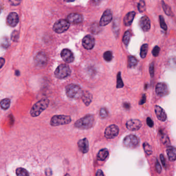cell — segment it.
Masks as SVG:
<instances>
[{
	"instance_id": "cell-3",
	"label": "cell",
	"mask_w": 176,
	"mask_h": 176,
	"mask_svg": "<svg viewBox=\"0 0 176 176\" xmlns=\"http://www.w3.org/2000/svg\"><path fill=\"white\" fill-rule=\"evenodd\" d=\"M83 91L77 84H70L66 87V93L68 97L71 99H79L82 97Z\"/></svg>"
},
{
	"instance_id": "cell-42",
	"label": "cell",
	"mask_w": 176,
	"mask_h": 176,
	"mask_svg": "<svg viewBox=\"0 0 176 176\" xmlns=\"http://www.w3.org/2000/svg\"><path fill=\"white\" fill-rule=\"evenodd\" d=\"M149 73L151 78L154 77V73H155V66L154 63H151L149 66Z\"/></svg>"
},
{
	"instance_id": "cell-18",
	"label": "cell",
	"mask_w": 176,
	"mask_h": 176,
	"mask_svg": "<svg viewBox=\"0 0 176 176\" xmlns=\"http://www.w3.org/2000/svg\"><path fill=\"white\" fill-rule=\"evenodd\" d=\"M155 112L158 119L161 121H165L167 119V115L164 110L159 105L155 107Z\"/></svg>"
},
{
	"instance_id": "cell-32",
	"label": "cell",
	"mask_w": 176,
	"mask_h": 176,
	"mask_svg": "<svg viewBox=\"0 0 176 176\" xmlns=\"http://www.w3.org/2000/svg\"><path fill=\"white\" fill-rule=\"evenodd\" d=\"M17 176H30L28 171L23 168H18L16 170Z\"/></svg>"
},
{
	"instance_id": "cell-27",
	"label": "cell",
	"mask_w": 176,
	"mask_h": 176,
	"mask_svg": "<svg viewBox=\"0 0 176 176\" xmlns=\"http://www.w3.org/2000/svg\"><path fill=\"white\" fill-rule=\"evenodd\" d=\"M148 50V44H144L141 46V52H140V55L141 58H146V55L147 54Z\"/></svg>"
},
{
	"instance_id": "cell-11",
	"label": "cell",
	"mask_w": 176,
	"mask_h": 176,
	"mask_svg": "<svg viewBox=\"0 0 176 176\" xmlns=\"http://www.w3.org/2000/svg\"><path fill=\"white\" fill-rule=\"evenodd\" d=\"M112 18L113 16L111 10L110 9H107L105 11H104L101 18L100 19L99 22L100 26H107L111 22Z\"/></svg>"
},
{
	"instance_id": "cell-34",
	"label": "cell",
	"mask_w": 176,
	"mask_h": 176,
	"mask_svg": "<svg viewBox=\"0 0 176 176\" xmlns=\"http://www.w3.org/2000/svg\"><path fill=\"white\" fill-rule=\"evenodd\" d=\"M137 8H138V10L139 11V12H143L146 10V4H145V2L144 1L141 0L139 1L138 5H137Z\"/></svg>"
},
{
	"instance_id": "cell-17",
	"label": "cell",
	"mask_w": 176,
	"mask_h": 176,
	"mask_svg": "<svg viewBox=\"0 0 176 176\" xmlns=\"http://www.w3.org/2000/svg\"><path fill=\"white\" fill-rule=\"evenodd\" d=\"M67 21L72 24H79L82 22L83 16L81 14L78 13H71L70 14L67 18Z\"/></svg>"
},
{
	"instance_id": "cell-24",
	"label": "cell",
	"mask_w": 176,
	"mask_h": 176,
	"mask_svg": "<svg viewBox=\"0 0 176 176\" xmlns=\"http://www.w3.org/2000/svg\"><path fill=\"white\" fill-rule=\"evenodd\" d=\"M159 133H160L161 140L162 141L163 144L165 145H168L170 144L169 137L167 134H165L162 130H160L159 131Z\"/></svg>"
},
{
	"instance_id": "cell-20",
	"label": "cell",
	"mask_w": 176,
	"mask_h": 176,
	"mask_svg": "<svg viewBox=\"0 0 176 176\" xmlns=\"http://www.w3.org/2000/svg\"><path fill=\"white\" fill-rule=\"evenodd\" d=\"M135 16V12L134 11L128 12L123 19V23L125 26H131L134 20Z\"/></svg>"
},
{
	"instance_id": "cell-5",
	"label": "cell",
	"mask_w": 176,
	"mask_h": 176,
	"mask_svg": "<svg viewBox=\"0 0 176 176\" xmlns=\"http://www.w3.org/2000/svg\"><path fill=\"white\" fill-rule=\"evenodd\" d=\"M71 70L69 67L66 64L60 65L56 69L54 72L55 77L60 79H65L69 76Z\"/></svg>"
},
{
	"instance_id": "cell-6",
	"label": "cell",
	"mask_w": 176,
	"mask_h": 176,
	"mask_svg": "<svg viewBox=\"0 0 176 176\" xmlns=\"http://www.w3.org/2000/svg\"><path fill=\"white\" fill-rule=\"evenodd\" d=\"M140 140L134 135L130 134L125 137L123 141V145L129 148H135L139 145Z\"/></svg>"
},
{
	"instance_id": "cell-40",
	"label": "cell",
	"mask_w": 176,
	"mask_h": 176,
	"mask_svg": "<svg viewBox=\"0 0 176 176\" xmlns=\"http://www.w3.org/2000/svg\"><path fill=\"white\" fill-rule=\"evenodd\" d=\"M168 63L169 66H170L171 67L176 68V58H170L168 60Z\"/></svg>"
},
{
	"instance_id": "cell-19",
	"label": "cell",
	"mask_w": 176,
	"mask_h": 176,
	"mask_svg": "<svg viewBox=\"0 0 176 176\" xmlns=\"http://www.w3.org/2000/svg\"><path fill=\"white\" fill-rule=\"evenodd\" d=\"M78 145L80 150L82 153H86L88 152L89 150V143L88 139L86 138L80 139L78 143Z\"/></svg>"
},
{
	"instance_id": "cell-35",
	"label": "cell",
	"mask_w": 176,
	"mask_h": 176,
	"mask_svg": "<svg viewBox=\"0 0 176 176\" xmlns=\"http://www.w3.org/2000/svg\"><path fill=\"white\" fill-rule=\"evenodd\" d=\"M103 58L104 60L107 62H111L113 59V54L111 51H107L103 54Z\"/></svg>"
},
{
	"instance_id": "cell-33",
	"label": "cell",
	"mask_w": 176,
	"mask_h": 176,
	"mask_svg": "<svg viewBox=\"0 0 176 176\" xmlns=\"http://www.w3.org/2000/svg\"><path fill=\"white\" fill-rule=\"evenodd\" d=\"M123 83L121 77V72H119L117 76V85L116 87L117 88H123Z\"/></svg>"
},
{
	"instance_id": "cell-14",
	"label": "cell",
	"mask_w": 176,
	"mask_h": 176,
	"mask_svg": "<svg viewBox=\"0 0 176 176\" xmlns=\"http://www.w3.org/2000/svg\"><path fill=\"white\" fill-rule=\"evenodd\" d=\"M139 27L144 32H148L151 28L150 21L147 16H143L139 19Z\"/></svg>"
},
{
	"instance_id": "cell-37",
	"label": "cell",
	"mask_w": 176,
	"mask_h": 176,
	"mask_svg": "<svg viewBox=\"0 0 176 176\" xmlns=\"http://www.w3.org/2000/svg\"><path fill=\"white\" fill-rule=\"evenodd\" d=\"M159 20H160V26L161 28L164 30H167V26L165 22L164 18L162 15H160L159 16Z\"/></svg>"
},
{
	"instance_id": "cell-9",
	"label": "cell",
	"mask_w": 176,
	"mask_h": 176,
	"mask_svg": "<svg viewBox=\"0 0 176 176\" xmlns=\"http://www.w3.org/2000/svg\"><path fill=\"white\" fill-rule=\"evenodd\" d=\"M48 62V57L46 53L41 51L36 54L34 58L35 64L38 67H43L46 65Z\"/></svg>"
},
{
	"instance_id": "cell-31",
	"label": "cell",
	"mask_w": 176,
	"mask_h": 176,
	"mask_svg": "<svg viewBox=\"0 0 176 176\" xmlns=\"http://www.w3.org/2000/svg\"><path fill=\"white\" fill-rule=\"evenodd\" d=\"M130 36H131V33L129 30H127L125 32V34L123 35V44H125V46H127L129 42H130Z\"/></svg>"
},
{
	"instance_id": "cell-22",
	"label": "cell",
	"mask_w": 176,
	"mask_h": 176,
	"mask_svg": "<svg viewBox=\"0 0 176 176\" xmlns=\"http://www.w3.org/2000/svg\"><path fill=\"white\" fill-rule=\"evenodd\" d=\"M82 99L84 103L85 104L86 106H88L91 103V102H92L93 96L87 91H84L82 97Z\"/></svg>"
},
{
	"instance_id": "cell-44",
	"label": "cell",
	"mask_w": 176,
	"mask_h": 176,
	"mask_svg": "<svg viewBox=\"0 0 176 176\" xmlns=\"http://www.w3.org/2000/svg\"><path fill=\"white\" fill-rule=\"evenodd\" d=\"M155 168L158 173L160 174L162 172V167L161 166L160 163L158 161H157L156 163H155Z\"/></svg>"
},
{
	"instance_id": "cell-13",
	"label": "cell",
	"mask_w": 176,
	"mask_h": 176,
	"mask_svg": "<svg viewBox=\"0 0 176 176\" xmlns=\"http://www.w3.org/2000/svg\"><path fill=\"white\" fill-rule=\"evenodd\" d=\"M95 39L93 36L87 35L82 40V45L86 50H91L95 46Z\"/></svg>"
},
{
	"instance_id": "cell-52",
	"label": "cell",
	"mask_w": 176,
	"mask_h": 176,
	"mask_svg": "<svg viewBox=\"0 0 176 176\" xmlns=\"http://www.w3.org/2000/svg\"><path fill=\"white\" fill-rule=\"evenodd\" d=\"M65 176H70L69 175V174H66V175H65Z\"/></svg>"
},
{
	"instance_id": "cell-46",
	"label": "cell",
	"mask_w": 176,
	"mask_h": 176,
	"mask_svg": "<svg viewBox=\"0 0 176 176\" xmlns=\"http://www.w3.org/2000/svg\"><path fill=\"white\" fill-rule=\"evenodd\" d=\"M9 2L10 3V4L13 5V6H17L20 4V3L21 2V1L19 0H12V1H9Z\"/></svg>"
},
{
	"instance_id": "cell-10",
	"label": "cell",
	"mask_w": 176,
	"mask_h": 176,
	"mask_svg": "<svg viewBox=\"0 0 176 176\" xmlns=\"http://www.w3.org/2000/svg\"><path fill=\"white\" fill-rule=\"evenodd\" d=\"M155 93L159 97H162L168 94L169 89L167 84L165 83H159L155 87Z\"/></svg>"
},
{
	"instance_id": "cell-16",
	"label": "cell",
	"mask_w": 176,
	"mask_h": 176,
	"mask_svg": "<svg viewBox=\"0 0 176 176\" xmlns=\"http://www.w3.org/2000/svg\"><path fill=\"white\" fill-rule=\"evenodd\" d=\"M19 18L18 15L15 12H12L8 15L7 22L11 27H15L18 23Z\"/></svg>"
},
{
	"instance_id": "cell-2",
	"label": "cell",
	"mask_w": 176,
	"mask_h": 176,
	"mask_svg": "<svg viewBox=\"0 0 176 176\" xmlns=\"http://www.w3.org/2000/svg\"><path fill=\"white\" fill-rule=\"evenodd\" d=\"M49 100L48 99H42L35 103L30 110L31 116L36 117L39 116L42 112L49 106Z\"/></svg>"
},
{
	"instance_id": "cell-50",
	"label": "cell",
	"mask_w": 176,
	"mask_h": 176,
	"mask_svg": "<svg viewBox=\"0 0 176 176\" xmlns=\"http://www.w3.org/2000/svg\"><path fill=\"white\" fill-rule=\"evenodd\" d=\"M5 63V60L3 58H1V68H2L3 65Z\"/></svg>"
},
{
	"instance_id": "cell-36",
	"label": "cell",
	"mask_w": 176,
	"mask_h": 176,
	"mask_svg": "<svg viewBox=\"0 0 176 176\" xmlns=\"http://www.w3.org/2000/svg\"><path fill=\"white\" fill-rule=\"evenodd\" d=\"M162 5L163 9L164 10L165 13L168 16H170L172 11H171V9L169 6L167 5L166 4H165L164 1H162Z\"/></svg>"
},
{
	"instance_id": "cell-30",
	"label": "cell",
	"mask_w": 176,
	"mask_h": 176,
	"mask_svg": "<svg viewBox=\"0 0 176 176\" xmlns=\"http://www.w3.org/2000/svg\"><path fill=\"white\" fill-rule=\"evenodd\" d=\"M114 32L115 34L116 37H117L119 34V21L118 20H115L114 22L113 26Z\"/></svg>"
},
{
	"instance_id": "cell-45",
	"label": "cell",
	"mask_w": 176,
	"mask_h": 176,
	"mask_svg": "<svg viewBox=\"0 0 176 176\" xmlns=\"http://www.w3.org/2000/svg\"><path fill=\"white\" fill-rule=\"evenodd\" d=\"M146 122H147V125H148L149 127H153V126L154 125V123H153L152 120L150 117H148L147 118Z\"/></svg>"
},
{
	"instance_id": "cell-21",
	"label": "cell",
	"mask_w": 176,
	"mask_h": 176,
	"mask_svg": "<svg viewBox=\"0 0 176 176\" xmlns=\"http://www.w3.org/2000/svg\"><path fill=\"white\" fill-rule=\"evenodd\" d=\"M168 158L169 161L174 162L176 160V148L173 146H169L166 149Z\"/></svg>"
},
{
	"instance_id": "cell-47",
	"label": "cell",
	"mask_w": 176,
	"mask_h": 176,
	"mask_svg": "<svg viewBox=\"0 0 176 176\" xmlns=\"http://www.w3.org/2000/svg\"><path fill=\"white\" fill-rule=\"evenodd\" d=\"M146 101V97L145 94H143L142 97H141V99L140 100V101L139 102V104L140 105H142V104H144Z\"/></svg>"
},
{
	"instance_id": "cell-38",
	"label": "cell",
	"mask_w": 176,
	"mask_h": 176,
	"mask_svg": "<svg viewBox=\"0 0 176 176\" xmlns=\"http://www.w3.org/2000/svg\"><path fill=\"white\" fill-rule=\"evenodd\" d=\"M19 38V33L17 30H14L12 33L11 39L12 41L16 42L18 40Z\"/></svg>"
},
{
	"instance_id": "cell-28",
	"label": "cell",
	"mask_w": 176,
	"mask_h": 176,
	"mask_svg": "<svg viewBox=\"0 0 176 176\" xmlns=\"http://www.w3.org/2000/svg\"><path fill=\"white\" fill-rule=\"evenodd\" d=\"M10 100L8 98H6L4 99H3L1 101V108L3 109H7L10 107Z\"/></svg>"
},
{
	"instance_id": "cell-41",
	"label": "cell",
	"mask_w": 176,
	"mask_h": 176,
	"mask_svg": "<svg viewBox=\"0 0 176 176\" xmlns=\"http://www.w3.org/2000/svg\"><path fill=\"white\" fill-rule=\"evenodd\" d=\"M160 51V48H159V46H155V47H154V48H153L152 51V55H153L154 56H155V57H157V56L159 55V54Z\"/></svg>"
},
{
	"instance_id": "cell-39",
	"label": "cell",
	"mask_w": 176,
	"mask_h": 176,
	"mask_svg": "<svg viewBox=\"0 0 176 176\" xmlns=\"http://www.w3.org/2000/svg\"><path fill=\"white\" fill-rule=\"evenodd\" d=\"M100 116L102 118H107L108 116V112L107 111V109L104 107H102L100 110Z\"/></svg>"
},
{
	"instance_id": "cell-25",
	"label": "cell",
	"mask_w": 176,
	"mask_h": 176,
	"mask_svg": "<svg viewBox=\"0 0 176 176\" xmlns=\"http://www.w3.org/2000/svg\"><path fill=\"white\" fill-rule=\"evenodd\" d=\"M127 66L128 67L131 68L135 67L138 63V61L137 58H135L133 56H129L128 58V61H127Z\"/></svg>"
},
{
	"instance_id": "cell-49",
	"label": "cell",
	"mask_w": 176,
	"mask_h": 176,
	"mask_svg": "<svg viewBox=\"0 0 176 176\" xmlns=\"http://www.w3.org/2000/svg\"><path fill=\"white\" fill-rule=\"evenodd\" d=\"M123 105V107L127 109H129L130 108V104L128 103H125Z\"/></svg>"
},
{
	"instance_id": "cell-29",
	"label": "cell",
	"mask_w": 176,
	"mask_h": 176,
	"mask_svg": "<svg viewBox=\"0 0 176 176\" xmlns=\"http://www.w3.org/2000/svg\"><path fill=\"white\" fill-rule=\"evenodd\" d=\"M143 148L145 153L147 155H150L153 153V151L150 145L147 143H144L143 144Z\"/></svg>"
},
{
	"instance_id": "cell-23",
	"label": "cell",
	"mask_w": 176,
	"mask_h": 176,
	"mask_svg": "<svg viewBox=\"0 0 176 176\" xmlns=\"http://www.w3.org/2000/svg\"><path fill=\"white\" fill-rule=\"evenodd\" d=\"M109 150L107 149H102L99 151L97 155L98 160L99 161H104L109 156Z\"/></svg>"
},
{
	"instance_id": "cell-51",
	"label": "cell",
	"mask_w": 176,
	"mask_h": 176,
	"mask_svg": "<svg viewBox=\"0 0 176 176\" xmlns=\"http://www.w3.org/2000/svg\"><path fill=\"white\" fill-rule=\"evenodd\" d=\"M15 74H16V76H19L20 74V71L19 70H16L15 71Z\"/></svg>"
},
{
	"instance_id": "cell-7",
	"label": "cell",
	"mask_w": 176,
	"mask_h": 176,
	"mask_svg": "<svg viewBox=\"0 0 176 176\" xmlns=\"http://www.w3.org/2000/svg\"><path fill=\"white\" fill-rule=\"evenodd\" d=\"M70 26V23L67 20L60 19L54 24L53 29L55 32L58 34L63 33L67 30Z\"/></svg>"
},
{
	"instance_id": "cell-26",
	"label": "cell",
	"mask_w": 176,
	"mask_h": 176,
	"mask_svg": "<svg viewBox=\"0 0 176 176\" xmlns=\"http://www.w3.org/2000/svg\"><path fill=\"white\" fill-rule=\"evenodd\" d=\"M100 26L97 23H94L90 26V31L94 34H97L101 31Z\"/></svg>"
},
{
	"instance_id": "cell-1",
	"label": "cell",
	"mask_w": 176,
	"mask_h": 176,
	"mask_svg": "<svg viewBox=\"0 0 176 176\" xmlns=\"http://www.w3.org/2000/svg\"><path fill=\"white\" fill-rule=\"evenodd\" d=\"M94 121V115L89 114L77 121L74 123V126L80 129H88L93 127Z\"/></svg>"
},
{
	"instance_id": "cell-4",
	"label": "cell",
	"mask_w": 176,
	"mask_h": 176,
	"mask_svg": "<svg viewBox=\"0 0 176 176\" xmlns=\"http://www.w3.org/2000/svg\"><path fill=\"white\" fill-rule=\"evenodd\" d=\"M71 121V118L69 116L55 115L51 118L50 124L52 126H58L67 125Z\"/></svg>"
},
{
	"instance_id": "cell-43",
	"label": "cell",
	"mask_w": 176,
	"mask_h": 176,
	"mask_svg": "<svg viewBox=\"0 0 176 176\" xmlns=\"http://www.w3.org/2000/svg\"><path fill=\"white\" fill-rule=\"evenodd\" d=\"M160 157L161 161V162L162 163L163 167H164L165 168H166V167H167V165H166V160H165L164 155H162V154H161Z\"/></svg>"
},
{
	"instance_id": "cell-12",
	"label": "cell",
	"mask_w": 176,
	"mask_h": 176,
	"mask_svg": "<svg viewBox=\"0 0 176 176\" xmlns=\"http://www.w3.org/2000/svg\"><path fill=\"white\" fill-rule=\"evenodd\" d=\"M125 125L128 130L134 131L141 129L142 126V123L141 121L139 119H130L127 121Z\"/></svg>"
},
{
	"instance_id": "cell-48",
	"label": "cell",
	"mask_w": 176,
	"mask_h": 176,
	"mask_svg": "<svg viewBox=\"0 0 176 176\" xmlns=\"http://www.w3.org/2000/svg\"><path fill=\"white\" fill-rule=\"evenodd\" d=\"M96 176H104L103 173L101 170H98L97 172L96 173Z\"/></svg>"
},
{
	"instance_id": "cell-8",
	"label": "cell",
	"mask_w": 176,
	"mask_h": 176,
	"mask_svg": "<svg viewBox=\"0 0 176 176\" xmlns=\"http://www.w3.org/2000/svg\"><path fill=\"white\" fill-rule=\"evenodd\" d=\"M119 134V127L115 125H112L106 128L104 132V136L107 139H113Z\"/></svg>"
},
{
	"instance_id": "cell-15",
	"label": "cell",
	"mask_w": 176,
	"mask_h": 176,
	"mask_svg": "<svg viewBox=\"0 0 176 176\" xmlns=\"http://www.w3.org/2000/svg\"><path fill=\"white\" fill-rule=\"evenodd\" d=\"M61 57L66 63H72L74 60L73 54L69 49H65L63 50L61 52Z\"/></svg>"
}]
</instances>
